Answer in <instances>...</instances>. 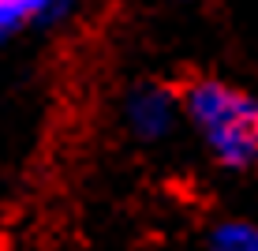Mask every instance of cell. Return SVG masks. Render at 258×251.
<instances>
[{
    "mask_svg": "<svg viewBox=\"0 0 258 251\" xmlns=\"http://www.w3.org/2000/svg\"><path fill=\"white\" fill-rule=\"evenodd\" d=\"M180 116L199 131L210 158L228 173L258 165V97L217 75H199L180 94Z\"/></svg>",
    "mask_w": 258,
    "mask_h": 251,
    "instance_id": "1",
    "label": "cell"
},
{
    "mask_svg": "<svg viewBox=\"0 0 258 251\" xmlns=\"http://www.w3.org/2000/svg\"><path fill=\"white\" fill-rule=\"evenodd\" d=\"M180 120V97L161 83H142L123 97V124L139 142H161Z\"/></svg>",
    "mask_w": 258,
    "mask_h": 251,
    "instance_id": "2",
    "label": "cell"
},
{
    "mask_svg": "<svg viewBox=\"0 0 258 251\" xmlns=\"http://www.w3.org/2000/svg\"><path fill=\"white\" fill-rule=\"evenodd\" d=\"M206 251H258V225L243 218H225L210 229Z\"/></svg>",
    "mask_w": 258,
    "mask_h": 251,
    "instance_id": "3",
    "label": "cell"
},
{
    "mask_svg": "<svg viewBox=\"0 0 258 251\" xmlns=\"http://www.w3.org/2000/svg\"><path fill=\"white\" fill-rule=\"evenodd\" d=\"M0 4L12 8L23 19V26H52V23L68 19L79 0H0Z\"/></svg>",
    "mask_w": 258,
    "mask_h": 251,
    "instance_id": "4",
    "label": "cell"
},
{
    "mask_svg": "<svg viewBox=\"0 0 258 251\" xmlns=\"http://www.w3.org/2000/svg\"><path fill=\"white\" fill-rule=\"evenodd\" d=\"M19 30H26L23 19L12 12V8H4V4H0V45H4V41H12Z\"/></svg>",
    "mask_w": 258,
    "mask_h": 251,
    "instance_id": "5",
    "label": "cell"
}]
</instances>
